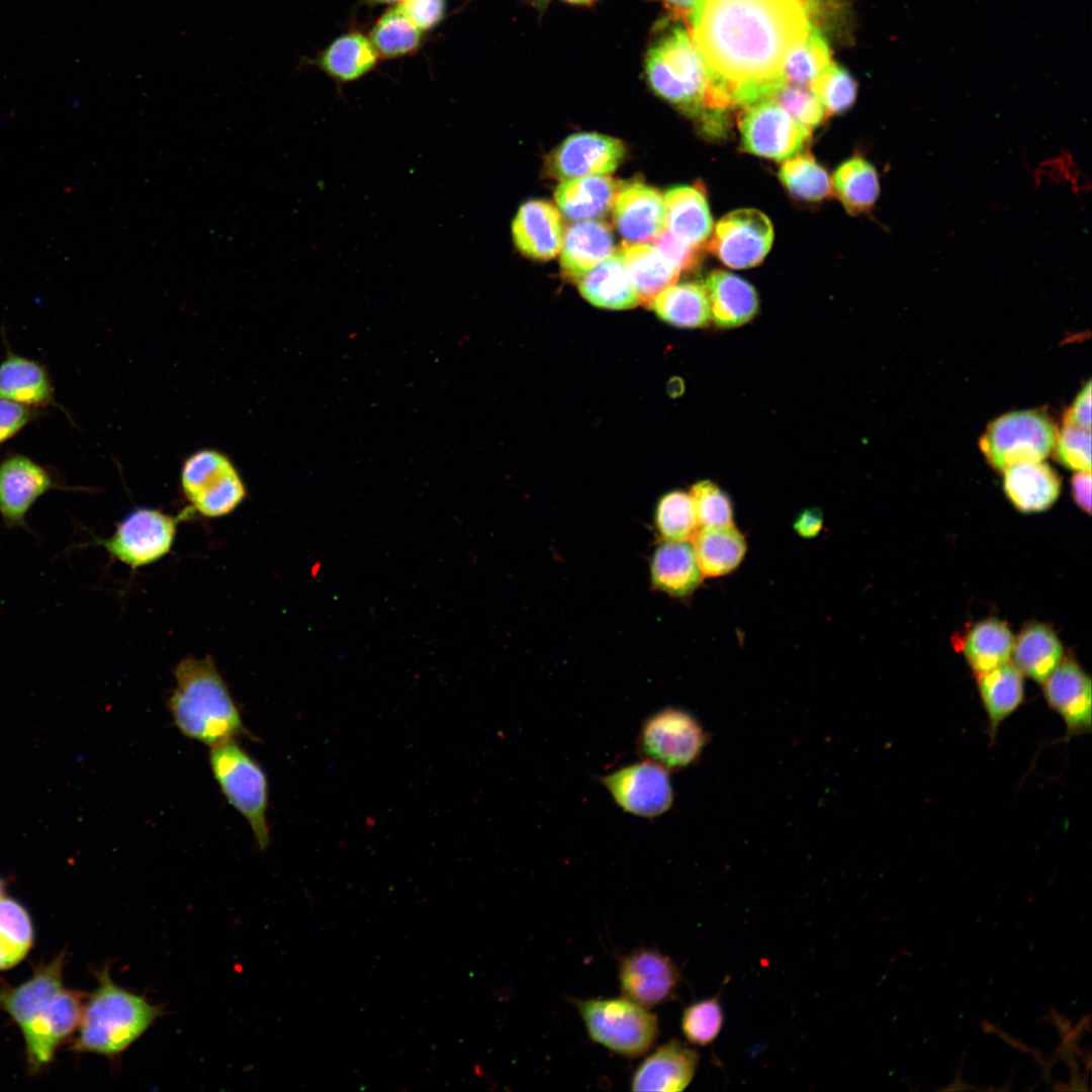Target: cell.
<instances>
[{
  "mask_svg": "<svg viewBox=\"0 0 1092 1092\" xmlns=\"http://www.w3.org/2000/svg\"><path fill=\"white\" fill-rule=\"evenodd\" d=\"M810 0H704L691 34L711 84L732 106L772 95L787 81L783 66L807 36Z\"/></svg>",
  "mask_w": 1092,
  "mask_h": 1092,
  "instance_id": "cell-1",
  "label": "cell"
},
{
  "mask_svg": "<svg viewBox=\"0 0 1092 1092\" xmlns=\"http://www.w3.org/2000/svg\"><path fill=\"white\" fill-rule=\"evenodd\" d=\"M66 953L39 965L18 986L0 987V1010L20 1028L29 1070L48 1066L57 1050L77 1030L85 995L63 984Z\"/></svg>",
  "mask_w": 1092,
  "mask_h": 1092,
  "instance_id": "cell-2",
  "label": "cell"
},
{
  "mask_svg": "<svg viewBox=\"0 0 1092 1092\" xmlns=\"http://www.w3.org/2000/svg\"><path fill=\"white\" fill-rule=\"evenodd\" d=\"M168 709L186 738L209 747L240 736L250 737L240 709L210 656L181 659Z\"/></svg>",
  "mask_w": 1092,
  "mask_h": 1092,
  "instance_id": "cell-3",
  "label": "cell"
},
{
  "mask_svg": "<svg viewBox=\"0 0 1092 1092\" xmlns=\"http://www.w3.org/2000/svg\"><path fill=\"white\" fill-rule=\"evenodd\" d=\"M95 974L97 986L84 1002L73 1050L113 1059L136 1041L163 1009L115 984L107 965Z\"/></svg>",
  "mask_w": 1092,
  "mask_h": 1092,
  "instance_id": "cell-4",
  "label": "cell"
},
{
  "mask_svg": "<svg viewBox=\"0 0 1092 1092\" xmlns=\"http://www.w3.org/2000/svg\"><path fill=\"white\" fill-rule=\"evenodd\" d=\"M645 73L651 89L670 104L690 115L699 116L704 128L726 120L725 113L708 109L710 76L692 37L675 25L661 34L648 49Z\"/></svg>",
  "mask_w": 1092,
  "mask_h": 1092,
  "instance_id": "cell-5",
  "label": "cell"
},
{
  "mask_svg": "<svg viewBox=\"0 0 1092 1092\" xmlns=\"http://www.w3.org/2000/svg\"><path fill=\"white\" fill-rule=\"evenodd\" d=\"M209 765L226 801L246 819L261 850L270 843L269 790L262 766L237 739L210 747Z\"/></svg>",
  "mask_w": 1092,
  "mask_h": 1092,
  "instance_id": "cell-6",
  "label": "cell"
},
{
  "mask_svg": "<svg viewBox=\"0 0 1092 1092\" xmlns=\"http://www.w3.org/2000/svg\"><path fill=\"white\" fill-rule=\"evenodd\" d=\"M589 1037L628 1058L644 1055L658 1036V1020L647 1008L622 997L574 999Z\"/></svg>",
  "mask_w": 1092,
  "mask_h": 1092,
  "instance_id": "cell-7",
  "label": "cell"
},
{
  "mask_svg": "<svg viewBox=\"0 0 1092 1092\" xmlns=\"http://www.w3.org/2000/svg\"><path fill=\"white\" fill-rule=\"evenodd\" d=\"M1057 436V426L1043 410L1015 411L989 423L979 447L988 463L1003 471L1015 464L1042 461L1053 452Z\"/></svg>",
  "mask_w": 1092,
  "mask_h": 1092,
  "instance_id": "cell-8",
  "label": "cell"
},
{
  "mask_svg": "<svg viewBox=\"0 0 1092 1092\" xmlns=\"http://www.w3.org/2000/svg\"><path fill=\"white\" fill-rule=\"evenodd\" d=\"M181 485L190 509L206 518L231 514L246 496L245 484L233 463L213 450L199 451L185 461Z\"/></svg>",
  "mask_w": 1092,
  "mask_h": 1092,
  "instance_id": "cell-9",
  "label": "cell"
},
{
  "mask_svg": "<svg viewBox=\"0 0 1092 1092\" xmlns=\"http://www.w3.org/2000/svg\"><path fill=\"white\" fill-rule=\"evenodd\" d=\"M191 511L189 508L173 517L156 509L138 508L124 517L110 537L96 543L131 568L152 564L170 552L179 521L190 518Z\"/></svg>",
  "mask_w": 1092,
  "mask_h": 1092,
  "instance_id": "cell-10",
  "label": "cell"
},
{
  "mask_svg": "<svg viewBox=\"0 0 1092 1092\" xmlns=\"http://www.w3.org/2000/svg\"><path fill=\"white\" fill-rule=\"evenodd\" d=\"M738 125L745 152L777 161L798 154L811 138L810 128L796 121L772 99L744 106Z\"/></svg>",
  "mask_w": 1092,
  "mask_h": 1092,
  "instance_id": "cell-11",
  "label": "cell"
},
{
  "mask_svg": "<svg viewBox=\"0 0 1092 1092\" xmlns=\"http://www.w3.org/2000/svg\"><path fill=\"white\" fill-rule=\"evenodd\" d=\"M701 726L689 713L666 708L649 716L639 734V751L665 768H680L692 763L704 745Z\"/></svg>",
  "mask_w": 1092,
  "mask_h": 1092,
  "instance_id": "cell-12",
  "label": "cell"
},
{
  "mask_svg": "<svg viewBox=\"0 0 1092 1092\" xmlns=\"http://www.w3.org/2000/svg\"><path fill=\"white\" fill-rule=\"evenodd\" d=\"M616 804L643 818L665 813L673 800L667 768L649 759L624 765L600 779Z\"/></svg>",
  "mask_w": 1092,
  "mask_h": 1092,
  "instance_id": "cell-13",
  "label": "cell"
},
{
  "mask_svg": "<svg viewBox=\"0 0 1092 1092\" xmlns=\"http://www.w3.org/2000/svg\"><path fill=\"white\" fill-rule=\"evenodd\" d=\"M772 240V225L765 214L755 209H739L717 222L708 248L725 265L747 269L763 260Z\"/></svg>",
  "mask_w": 1092,
  "mask_h": 1092,
  "instance_id": "cell-14",
  "label": "cell"
},
{
  "mask_svg": "<svg viewBox=\"0 0 1092 1092\" xmlns=\"http://www.w3.org/2000/svg\"><path fill=\"white\" fill-rule=\"evenodd\" d=\"M679 979L674 963L656 949H636L620 962L619 982L623 997L647 1009L671 999Z\"/></svg>",
  "mask_w": 1092,
  "mask_h": 1092,
  "instance_id": "cell-15",
  "label": "cell"
},
{
  "mask_svg": "<svg viewBox=\"0 0 1092 1092\" xmlns=\"http://www.w3.org/2000/svg\"><path fill=\"white\" fill-rule=\"evenodd\" d=\"M58 488L51 473L31 458L13 454L0 463V516L7 527H23L33 505Z\"/></svg>",
  "mask_w": 1092,
  "mask_h": 1092,
  "instance_id": "cell-16",
  "label": "cell"
},
{
  "mask_svg": "<svg viewBox=\"0 0 1092 1092\" xmlns=\"http://www.w3.org/2000/svg\"><path fill=\"white\" fill-rule=\"evenodd\" d=\"M1043 696L1063 720L1067 737L1089 733L1092 726V687L1089 675L1072 659H1064L1044 679Z\"/></svg>",
  "mask_w": 1092,
  "mask_h": 1092,
  "instance_id": "cell-17",
  "label": "cell"
},
{
  "mask_svg": "<svg viewBox=\"0 0 1092 1092\" xmlns=\"http://www.w3.org/2000/svg\"><path fill=\"white\" fill-rule=\"evenodd\" d=\"M624 154V145L617 139L590 132L575 133L554 151L550 158V170L563 181L606 176L618 167Z\"/></svg>",
  "mask_w": 1092,
  "mask_h": 1092,
  "instance_id": "cell-18",
  "label": "cell"
},
{
  "mask_svg": "<svg viewBox=\"0 0 1092 1092\" xmlns=\"http://www.w3.org/2000/svg\"><path fill=\"white\" fill-rule=\"evenodd\" d=\"M613 205L616 226L629 243L653 242L667 226L664 198L640 182L620 186Z\"/></svg>",
  "mask_w": 1092,
  "mask_h": 1092,
  "instance_id": "cell-19",
  "label": "cell"
},
{
  "mask_svg": "<svg viewBox=\"0 0 1092 1092\" xmlns=\"http://www.w3.org/2000/svg\"><path fill=\"white\" fill-rule=\"evenodd\" d=\"M699 1053L672 1039L658 1046L632 1075L633 1091L677 1092L692 1082L699 1065Z\"/></svg>",
  "mask_w": 1092,
  "mask_h": 1092,
  "instance_id": "cell-20",
  "label": "cell"
},
{
  "mask_svg": "<svg viewBox=\"0 0 1092 1092\" xmlns=\"http://www.w3.org/2000/svg\"><path fill=\"white\" fill-rule=\"evenodd\" d=\"M512 233L517 248L524 255L539 260L555 257L564 238L558 210L542 200H532L520 207Z\"/></svg>",
  "mask_w": 1092,
  "mask_h": 1092,
  "instance_id": "cell-21",
  "label": "cell"
},
{
  "mask_svg": "<svg viewBox=\"0 0 1092 1092\" xmlns=\"http://www.w3.org/2000/svg\"><path fill=\"white\" fill-rule=\"evenodd\" d=\"M379 59L368 35L350 30L332 40L308 63L341 86L371 73Z\"/></svg>",
  "mask_w": 1092,
  "mask_h": 1092,
  "instance_id": "cell-22",
  "label": "cell"
},
{
  "mask_svg": "<svg viewBox=\"0 0 1092 1092\" xmlns=\"http://www.w3.org/2000/svg\"><path fill=\"white\" fill-rule=\"evenodd\" d=\"M711 316L718 328L731 329L751 321L758 311V296L744 279L723 271L712 272L705 281Z\"/></svg>",
  "mask_w": 1092,
  "mask_h": 1092,
  "instance_id": "cell-23",
  "label": "cell"
},
{
  "mask_svg": "<svg viewBox=\"0 0 1092 1092\" xmlns=\"http://www.w3.org/2000/svg\"><path fill=\"white\" fill-rule=\"evenodd\" d=\"M1003 473L1004 491L1020 512H1042L1059 497L1061 478L1044 462L1015 464L1004 469Z\"/></svg>",
  "mask_w": 1092,
  "mask_h": 1092,
  "instance_id": "cell-24",
  "label": "cell"
},
{
  "mask_svg": "<svg viewBox=\"0 0 1092 1092\" xmlns=\"http://www.w3.org/2000/svg\"><path fill=\"white\" fill-rule=\"evenodd\" d=\"M0 399L34 410L53 404L55 392L48 371L32 359L8 353L0 363Z\"/></svg>",
  "mask_w": 1092,
  "mask_h": 1092,
  "instance_id": "cell-25",
  "label": "cell"
},
{
  "mask_svg": "<svg viewBox=\"0 0 1092 1092\" xmlns=\"http://www.w3.org/2000/svg\"><path fill=\"white\" fill-rule=\"evenodd\" d=\"M560 251L564 275L577 281L614 253V240L607 224L581 220L568 228Z\"/></svg>",
  "mask_w": 1092,
  "mask_h": 1092,
  "instance_id": "cell-26",
  "label": "cell"
},
{
  "mask_svg": "<svg viewBox=\"0 0 1092 1092\" xmlns=\"http://www.w3.org/2000/svg\"><path fill=\"white\" fill-rule=\"evenodd\" d=\"M620 254L638 302L650 307L655 296L677 280L680 271L654 246L624 243Z\"/></svg>",
  "mask_w": 1092,
  "mask_h": 1092,
  "instance_id": "cell-27",
  "label": "cell"
},
{
  "mask_svg": "<svg viewBox=\"0 0 1092 1092\" xmlns=\"http://www.w3.org/2000/svg\"><path fill=\"white\" fill-rule=\"evenodd\" d=\"M650 570L653 585L677 598L691 595L703 577L689 541L662 543L653 554Z\"/></svg>",
  "mask_w": 1092,
  "mask_h": 1092,
  "instance_id": "cell-28",
  "label": "cell"
},
{
  "mask_svg": "<svg viewBox=\"0 0 1092 1092\" xmlns=\"http://www.w3.org/2000/svg\"><path fill=\"white\" fill-rule=\"evenodd\" d=\"M577 283L582 296L596 306L625 309L638 304L620 252L613 253L584 273Z\"/></svg>",
  "mask_w": 1092,
  "mask_h": 1092,
  "instance_id": "cell-29",
  "label": "cell"
},
{
  "mask_svg": "<svg viewBox=\"0 0 1092 1092\" xmlns=\"http://www.w3.org/2000/svg\"><path fill=\"white\" fill-rule=\"evenodd\" d=\"M667 230L679 240L700 247L710 237L713 220L706 196L698 186L669 189L664 196Z\"/></svg>",
  "mask_w": 1092,
  "mask_h": 1092,
  "instance_id": "cell-30",
  "label": "cell"
},
{
  "mask_svg": "<svg viewBox=\"0 0 1092 1092\" xmlns=\"http://www.w3.org/2000/svg\"><path fill=\"white\" fill-rule=\"evenodd\" d=\"M978 690L985 709L989 734L996 736L1003 721L1010 717L1024 700L1022 672L1009 661L977 675Z\"/></svg>",
  "mask_w": 1092,
  "mask_h": 1092,
  "instance_id": "cell-31",
  "label": "cell"
},
{
  "mask_svg": "<svg viewBox=\"0 0 1092 1092\" xmlns=\"http://www.w3.org/2000/svg\"><path fill=\"white\" fill-rule=\"evenodd\" d=\"M619 188V183L610 177H579L560 183L555 190V200L568 218L592 219L611 209Z\"/></svg>",
  "mask_w": 1092,
  "mask_h": 1092,
  "instance_id": "cell-32",
  "label": "cell"
},
{
  "mask_svg": "<svg viewBox=\"0 0 1092 1092\" xmlns=\"http://www.w3.org/2000/svg\"><path fill=\"white\" fill-rule=\"evenodd\" d=\"M694 552L703 576L718 577L731 573L742 562L746 541L732 526L699 528L692 539Z\"/></svg>",
  "mask_w": 1092,
  "mask_h": 1092,
  "instance_id": "cell-33",
  "label": "cell"
},
{
  "mask_svg": "<svg viewBox=\"0 0 1092 1092\" xmlns=\"http://www.w3.org/2000/svg\"><path fill=\"white\" fill-rule=\"evenodd\" d=\"M1063 646L1046 625L1030 624L1014 640L1012 657L1023 675L1042 684L1063 660Z\"/></svg>",
  "mask_w": 1092,
  "mask_h": 1092,
  "instance_id": "cell-34",
  "label": "cell"
},
{
  "mask_svg": "<svg viewBox=\"0 0 1092 1092\" xmlns=\"http://www.w3.org/2000/svg\"><path fill=\"white\" fill-rule=\"evenodd\" d=\"M650 307L662 321L678 328H703L712 318L705 287L694 282L666 287L655 296Z\"/></svg>",
  "mask_w": 1092,
  "mask_h": 1092,
  "instance_id": "cell-35",
  "label": "cell"
},
{
  "mask_svg": "<svg viewBox=\"0 0 1092 1092\" xmlns=\"http://www.w3.org/2000/svg\"><path fill=\"white\" fill-rule=\"evenodd\" d=\"M1014 637L1006 623L987 619L974 625L964 641V655L976 675L1009 661Z\"/></svg>",
  "mask_w": 1092,
  "mask_h": 1092,
  "instance_id": "cell-36",
  "label": "cell"
},
{
  "mask_svg": "<svg viewBox=\"0 0 1092 1092\" xmlns=\"http://www.w3.org/2000/svg\"><path fill=\"white\" fill-rule=\"evenodd\" d=\"M833 188L851 214L871 210L879 193V177L875 167L859 156L842 163L833 175Z\"/></svg>",
  "mask_w": 1092,
  "mask_h": 1092,
  "instance_id": "cell-37",
  "label": "cell"
},
{
  "mask_svg": "<svg viewBox=\"0 0 1092 1092\" xmlns=\"http://www.w3.org/2000/svg\"><path fill=\"white\" fill-rule=\"evenodd\" d=\"M368 36L379 58L388 60L412 56L423 43V31L398 5L381 14Z\"/></svg>",
  "mask_w": 1092,
  "mask_h": 1092,
  "instance_id": "cell-38",
  "label": "cell"
},
{
  "mask_svg": "<svg viewBox=\"0 0 1092 1092\" xmlns=\"http://www.w3.org/2000/svg\"><path fill=\"white\" fill-rule=\"evenodd\" d=\"M34 930L26 909L9 897L0 898V971L20 963L32 946Z\"/></svg>",
  "mask_w": 1092,
  "mask_h": 1092,
  "instance_id": "cell-39",
  "label": "cell"
},
{
  "mask_svg": "<svg viewBox=\"0 0 1092 1092\" xmlns=\"http://www.w3.org/2000/svg\"><path fill=\"white\" fill-rule=\"evenodd\" d=\"M831 63L825 38L816 26L811 25L806 38L787 56L783 75L787 83L809 87Z\"/></svg>",
  "mask_w": 1092,
  "mask_h": 1092,
  "instance_id": "cell-40",
  "label": "cell"
},
{
  "mask_svg": "<svg viewBox=\"0 0 1092 1092\" xmlns=\"http://www.w3.org/2000/svg\"><path fill=\"white\" fill-rule=\"evenodd\" d=\"M779 176L789 192L798 199L819 201L831 194L827 172L810 154L788 159L781 167Z\"/></svg>",
  "mask_w": 1092,
  "mask_h": 1092,
  "instance_id": "cell-41",
  "label": "cell"
},
{
  "mask_svg": "<svg viewBox=\"0 0 1092 1092\" xmlns=\"http://www.w3.org/2000/svg\"><path fill=\"white\" fill-rule=\"evenodd\" d=\"M655 524L665 541H690L699 529L690 493L673 490L664 494L656 508Z\"/></svg>",
  "mask_w": 1092,
  "mask_h": 1092,
  "instance_id": "cell-42",
  "label": "cell"
},
{
  "mask_svg": "<svg viewBox=\"0 0 1092 1092\" xmlns=\"http://www.w3.org/2000/svg\"><path fill=\"white\" fill-rule=\"evenodd\" d=\"M809 87L827 114L846 111L856 98L855 80L844 68L833 62Z\"/></svg>",
  "mask_w": 1092,
  "mask_h": 1092,
  "instance_id": "cell-43",
  "label": "cell"
},
{
  "mask_svg": "<svg viewBox=\"0 0 1092 1092\" xmlns=\"http://www.w3.org/2000/svg\"><path fill=\"white\" fill-rule=\"evenodd\" d=\"M724 1021L723 1009L717 997L689 1005L681 1015V1031L688 1041L708 1045L719 1035Z\"/></svg>",
  "mask_w": 1092,
  "mask_h": 1092,
  "instance_id": "cell-44",
  "label": "cell"
},
{
  "mask_svg": "<svg viewBox=\"0 0 1092 1092\" xmlns=\"http://www.w3.org/2000/svg\"><path fill=\"white\" fill-rule=\"evenodd\" d=\"M699 528L727 527L733 524V507L728 494L711 480L693 485L690 492Z\"/></svg>",
  "mask_w": 1092,
  "mask_h": 1092,
  "instance_id": "cell-45",
  "label": "cell"
},
{
  "mask_svg": "<svg viewBox=\"0 0 1092 1092\" xmlns=\"http://www.w3.org/2000/svg\"><path fill=\"white\" fill-rule=\"evenodd\" d=\"M770 99L796 121L810 129L819 125L827 115L818 98L807 86L786 83Z\"/></svg>",
  "mask_w": 1092,
  "mask_h": 1092,
  "instance_id": "cell-46",
  "label": "cell"
},
{
  "mask_svg": "<svg viewBox=\"0 0 1092 1092\" xmlns=\"http://www.w3.org/2000/svg\"><path fill=\"white\" fill-rule=\"evenodd\" d=\"M1056 459L1075 471L1091 470V430L1064 425L1054 447Z\"/></svg>",
  "mask_w": 1092,
  "mask_h": 1092,
  "instance_id": "cell-47",
  "label": "cell"
},
{
  "mask_svg": "<svg viewBox=\"0 0 1092 1092\" xmlns=\"http://www.w3.org/2000/svg\"><path fill=\"white\" fill-rule=\"evenodd\" d=\"M653 243L654 247L680 272L695 268L700 261L699 247L679 240L667 228Z\"/></svg>",
  "mask_w": 1092,
  "mask_h": 1092,
  "instance_id": "cell-48",
  "label": "cell"
},
{
  "mask_svg": "<svg viewBox=\"0 0 1092 1092\" xmlns=\"http://www.w3.org/2000/svg\"><path fill=\"white\" fill-rule=\"evenodd\" d=\"M397 5L423 32L440 24L447 10L446 0H401Z\"/></svg>",
  "mask_w": 1092,
  "mask_h": 1092,
  "instance_id": "cell-49",
  "label": "cell"
},
{
  "mask_svg": "<svg viewBox=\"0 0 1092 1092\" xmlns=\"http://www.w3.org/2000/svg\"><path fill=\"white\" fill-rule=\"evenodd\" d=\"M35 413L34 408L0 399V445L25 428L34 419Z\"/></svg>",
  "mask_w": 1092,
  "mask_h": 1092,
  "instance_id": "cell-50",
  "label": "cell"
},
{
  "mask_svg": "<svg viewBox=\"0 0 1092 1092\" xmlns=\"http://www.w3.org/2000/svg\"><path fill=\"white\" fill-rule=\"evenodd\" d=\"M1064 425L1091 430V381L1080 389L1063 417Z\"/></svg>",
  "mask_w": 1092,
  "mask_h": 1092,
  "instance_id": "cell-51",
  "label": "cell"
},
{
  "mask_svg": "<svg viewBox=\"0 0 1092 1092\" xmlns=\"http://www.w3.org/2000/svg\"><path fill=\"white\" fill-rule=\"evenodd\" d=\"M1072 495L1085 512H1091V470L1077 471L1071 480Z\"/></svg>",
  "mask_w": 1092,
  "mask_h": 1092,
  "instance_id": "cell-52",
  "label": "cell"
},
{
  "mask_svg": "<svg viewBox=\"0 0 1092 1092\" xmlns=\"http://www.w3.org/2000/svg\"><path fill=\"white\" fill-rule=\"evenodd\" d=\"M795 531L804 538L817 536L823 526L822 513L818 509L803 511L794 522Z\"/></svg>",
  "mask_w": 1092,
  "mask_h": 1092,
  "instance_id": "cell-53",
  "label": "cell"
},
{
  "mask_svg": "<svg viewBox=\"0 0 1092 1092\" xmlns=\"http://www.w3.org/2000/svg\"><path fill=\"white\" fill-rule=\"evenodd\" d=\"M663 6L674 19L691 24L704 0H662Z\"/></svg>",
  "mask_w": 1092,
  "mask_h": 1092,
  "instance_id": "cell-54",
  "label": "cell"
},
{
  "mask_svg": "<svg viewBox=\"0 0 1092 1092\" xmlns=\"http://www.w3.org/2000/svg\"><path fill=\"white\" fill-rule=\"evenodd\" d=\"M363 1H364V3H366V4L370 5V6H378V5H393V4L399 3L401 0H363Z\"/></svg>",
  "mask_w": 1092,
  "mask_h": 1092,
  "instance_id": "cell-55",
  "label": "cell"
},
{
  "mask_svg": "<svg viewBox=\"0 0 1092 1092\" xmlns=\"http://www.w3.org/2000/svg\"><path fill=\"white\" fill-rule=\"evenodd\" d=\"M564 1H566V2H568L570 4L582 5V6H589L594 2H596V0H564Z\"/></svg>",
  "mask_w": 1092,
  "mask_h": 1092,
  "instance_id": "cell-56",
  "label": "cell"
},
{
  "mask_svg": "<svg viewBox=\"0 0 1092 1092\" xmlns=\"http://www.w3.org/2000/svg\"><path fill=\"white\" fill-rule=\"evenodd\" d=\"M528 1L532 2L537 7H540V8L542 7L543 8L544 6H546V4L548 3L549 0H528Z\"/></svg>",
  "mask_w": 1092,
  "mask_h": 1092,
  "instance_id": "cell-57",
  "label": "cell"
},
{
  "mask_svg": "<svg viewBox=\"0 0 1092 1092\" xmlns=\"http://www.w3.org/2000/svg\"><path fill=\"white\" fill-rule=\"evenodd\" d=\"M3 891H4V885H3L2 879L0 878V898L3 897Z\"/></svg>",
  "mask_w": 1092,
  "mask_h": 1092,
  "instance_id": "cell-58",
  "label": "cell"
}]
</instances>
